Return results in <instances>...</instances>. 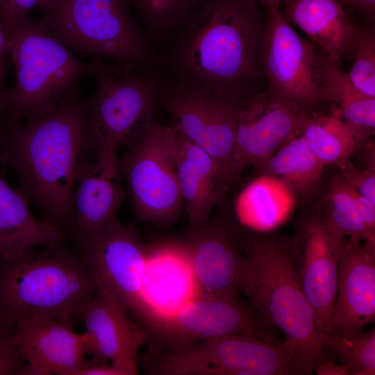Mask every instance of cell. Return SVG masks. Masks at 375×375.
<instances>
[{"mask_svg":"<svg viewBox=\"0 0 375 375\" xmlns=\"http://www.w3.org/2000/svg\"><path fill=\"white\" fill-rule=\"evenodd\" d=\"M259 2H262V4L268 3V2H272V1H281V0H257Z\"/></svg>","mask_w":375,"mask_h":375,"instance_id":"40","label":"cell"},{"mask_svg":"<svg viewBox=\"0 0 375 375\" xmlns=\"http://www.w3.org/2000/svg\"><path fill=\"white\" fill-rule=\"evenodd\" d=\"M8 42L0 23V126L1 119L4 112V99L6 90L4 88L3 53L7 51Z\"/></svg>","mask_w":375,"mask_h":375,"instance_id":"37","label":"cell"},{"mask_svg":"<svg viewBox=\"0 0 375 375\" xmlns=\"http://www.w3.org/2000/svg\"><path fill=\"white\" fill-rule=\"evenodd\" d=\"M192 295L199 299H238L243 260L242 233L222 215L209 218L181 242Z\"/></svg>","mask_w":375,"mask_h":375,"instance_id":"15","label":"cell"},{"mask_svg":"<svg viewBox=\"0 0 375 375\" xmlns=\"http://www.w3.org/2000/svg\"><path fill=\"white\" fill-rule=\"evenodd\" d=\"M147 27L156 34H165L185 24L203 0H126Z\"/></svg>","mask_w":375,"mask_h":375,"instance_id":"30","label":"cell"},{"mask_svg":"<svg viewBox=\"0 0 375 375\" xmlns=\"http://www.w3.org/2000/svg\"><path fill=\"white\" fill-rule=\"evenodd\" d=\"M314 372L317 375H350L346 366L341 365L325 352Z\"/></svg>","mask_w":375,"mask_h":375,"instance_id":"36","label":"cell"},{"mask_svg":"<svg viewBox=\"0 0 375 375\" xmlns=\"http://www.w3.org/2000/svg\"><path fill=\"white\" fill-rule=\"evenodd\" d=\"M45 0H0V23L6 35L13 26Z\"/></svg>","mask_w":375,"mask_h":375,"instance_id":"33","label":"cell"},{"mask_svg":"<svg viewBox=\"0 0 375 375\" xmlns=\"http://www.w3.org/2000/svg\"><path fill=\"white\" fill-rule=\"evenodd\" d=\"M12 334V330L0 326V375L19 374L25 364Z\"/></svg>","mask_w":375,"mask_h":375,"instance_id":"34","label":"cell"},{"mask_svg":"<svg viewBox=\"0 0 375 375\" xmlns=\"http://www.w3.org/2000/svg\"><path fill=\"white\" fill-rule=\"evenodd\" d=\"M280 1L264 3L267 24L262 72L270 92L304 110L324 101L318 75L317 53L289 24Z\"/></svg>","mask_w":375,"mask_h":375,"instance_id":"13","label":"cell"},{"mask_svg":"<svg viewBox=\"0 0 375 375\" xmlns=\"http://www.w3.org/2000/svg\"><path fill=\"white\" fill-rule=\"evenodd\" d=\"M174 131L177 176L190 230L206 222L222 199L224 174L208 153Z\"/></svg>","mask_w":375,"mask_h":375,"instance_id":"22","label":"cell"},{"mask_svg":"<svg viewBox=\"0 0 375 375\" xmlns=\"http://www.w3.org/2000/svg\"><path fill=\"white\" fill-rule=\"evenodd\" d=\"M97 88L86 102L89 151L94 156L132 144L162 105L165 77L97 59Z\"/></svg>","mask_w":375,"mask_h":375,"instance_id":"8","label":"cell"},{"mask_svg":"<svg viewBox=\"0 0 375 375\" xmlns=\"http://www.w3.org/2000/svg\"><path fill=\"white\" fill-rule=\"evenodd\" d=\"M140 326L147 334L150 349L156 350H176L238 334L281 342L276 340V328L240 298H191L173 311H155Z\"/></svg>","mask_w":375,"mask_h":375,"instance_id":"10","label":"cell"},{"mask_svg":"<svg viewBox=\"0 0 375 375\" xmlns=\"http://www.w3.org/2000/svg\"><path fill=\"white\" fill-rule=\"evenodd\" d=\"M153 375H308L312 372L291 341L272 342L231 335L176 350H149L143 358Z\"/></svg>","mask_w":375,"mask_h":375,"instance_id":"7","label":"cell"},{"mask_svg":"<svg viewBox=\"0 0 375 375\" xmlns=\"http://www.w3.org/2000/svg\"><path fill=\"white\" fill-rule=\"evenodd\" d=\"M238 286L247 302L291 341L314 372L324 353L315 316L296 270L291 240L251 231L242 233Z\"/></svg>","mask_w":375,"mask_h":375,"instance_id":"3","label":"cell"},{"mask_svg":"<svg viewBox=\"0 0 375 375\" xmlns=\"http://www.w3.org/2000/svg\"><path fill=\"white\" fill-rule=\"evenodd\" d=\"M326 201L322 219L335 242L341 244L346 239L375 241V233L369 230L359 213L352 188L341 176L332 181Z\"/></svg>","mask_w":375,"mask_h":375,"instance_id":"28","label":"cell"},{"mask_svg":"<svg viewBox=\"0 0 375 375\" xmlns=\"http://www.w3.org/2000/svg\"><path fill=\"white\" fill-rule=\"evenodd\" d=\"M119 162L137 217L159 227L175 223L184 203L177 176L176 133L171 124L153 119Z\"/></svg>","mask_w":375,"mask_h":375,"instance_id":"9","label":"cell"},{"mask_svg":"<svg viewBox=\"0 0 375 375\" xmlns=\"http://www.w3.org/2000/svg\"><path fill=\"white\" fill-rule=\"evenodd\" d=\"M63 231L36 219L28 207V199L0 177V256L8 258L38 246L62 245Z\"/></svg>","mask_w":375,"mask_h":375,"instance_id":"23","label":"cell"},{"mask_svg":"<svg viewBox=\"0 0 375 375\" xmlns=\"http://www.w3.org/2000/svg\"><path fill=\"white\" fill-rule=\"evenodd\" d=\"M0 258H1V256H0Z\"/></svg>","mask_w":375,"mask_h":375,"instance_id":"41","label":"cell"},{"mask_svg":"<svg viewBox=\"0 0 375 375\" xmlns=\"http://www.w3.org/2000/svg\"><path fill=\"white\" fill-rule=\"evenodd\" d=\"M318 75L324 101L333 115L356 127L372 131L375 128V97L360 92L348 72L324 52L317 53Z\"/></svg>","mask_w":375,"mask_h":375,"instance_id":"25","label":"cell"},{"mask_svg":"<svg viewBox=\"0 0 375 375\" xmlns=\"http://www.w3.org/2000/svg\"><path fill=\"white\" fill-rule=\"evenodd\" d=\"M368 133L333 115L319 112L308 114L301 130L308 147L325 167H339L349 160Z\"/></svg>","mask_w":375,"mask_h":375,"instance_id":"26","label":"cell"},{"mask_svg":"<svg viewBox=\"0 0 375 375\" xmlns=\"http://www.w3.org/2000/svg\"><path fill=\"white\" fill-rule=\"evenodd\" d=\"M266 24L257 0H203L169 58L173 78L239 97L255 91Z\"/></svg>","mask_w":375,"mask_h":375,"instance_id":"2","label":"cell"},{"mask_svg":"<svg viewBox=\"0 0 375 375\" xmlns=\"http://www.w3.org/2000/svg\"><path fill=\"white\" fill-rule=\"evenodd\" d=\"M86 102L75 84L51 110L0 128V155L19 190L60 229L72 223L73 194L88 160Z\"/></svg>","mask_w":375,"mask_h":375,"instance_id":"1","label":"cell"},{"mask_svg":"<svg viewBox=\"0 0 375 375\" xmlns=\"http://www.w3.org/2000/svg\"><path fill=\"white\" fill-rule=\"evenodd\" d=\"M307 115L306 110L270 91L243 95L226 188L246 167L260 168L281 145L300 133Z\"/></svg>","mask_w":375,"mask_h":375,"instance_id":"14","label":"cell"},{"mask_svg":"<svg viewBox=\"0 0 375 375\" xmlns=\"http://www.w3.org/2000/svg\"><path fill=\"white\" fill-rule=\"evenodd\" d=\"M281 12L339 65L352 58L364 31L349 19L338 0H285Z\"/></svg>","mask_w":375,"mask_h":375,"instance_id":"21","label":"cell"},{"mask_svg":"<svg viewBox=\"0 0 375 375\" xmlns=\"http://www.w3.org/2000/svg\"><path fill=\"white\" fill-rule=\"evenodd\" d=\"M357 8L367 17L374 19L375 0H342Z\"/></svg>","mask_w":375,"mask_h":375,"instance_id":"39","label":"cell"},{"mask_svg":"<svg viewBox=\"0 0 375 375\" xmlns=\"http://www.w3.org/2000/svg\"><path fill=\"white\" fill-rule=\"evenodd\" d=\"M72 321L35 317L17 323L12 338L25 364L19 374L74 375L89 366L85 335Z\"/></svg>","mask_w":375,"mask_h":375,"instance_id":"18","label":"cell"},{"mask_svg":"<svg viewBox=\"0 0 375 375\" xmlns=\"http://www.w3.org/2000/svg\"><path fill=\"white\" fill-rule=\"evenodd\" d=\"M242 97L194 87L174 78H165L162 85V105L170 117V124L219 165L226 191Z\"/></svg>","mask_w":375,"mask_h":375,"instance_id":"11","label":"cell"},{"mask_svg":"<svg viewBox=\"0 0 375 375\" xmlns=\"http://www.w3.org/2000/svg\"><path fill=\"white\" fill-rule=\"evenodd\" d=\"M324 167L300 133L281 145L260 169L283 181L296 195L306 196L317 188Z\"/></svg>","mask_w":375,"mask_h":375,"instance_id":"27","label":"cell"},{"mask_svg":"<svg viewBox=\"0 0 375 375\" xmlns=\"http://www.w3.org/2000/svg\"><path fill=\"white\" fill-rule=\"evenodd\" d=\"M342 244L332 239L322 212L306 218L291 240L297 275L313 310L316 329L324 347L332 335Z\"/></svg>","mask_w":375,"mask_h":375,"instance_id":"16","label":"cell"},{"mask_svg":"<svg viewBox=\"0 0 375 375\" xmlns=\"http://www.w3.org/2000/svg\"><path fill=\"white\" fill-rule=\"evenodd\" d=\"M349 76L362 93L375 97V38L374 31L364 29L356 47Z\"/></svg>","mask_w":375,"mask_h":375,"instance_id":"31","label":"cell"},{"mask_svg":"<svg viewBox=\"0 0 375 375\" xmlns=\"http://www.w3.org/2000/svg\"><path fill=\"white\" fill-rule=\"evenodd\" d=\"M296 199V194L283 181L263 173L238 194L234 203L237 221L249 231H271L288 219Z\"/></svg>","mask_w":375,"mask_h":375,"instance_id":"24","label":"cell"},{"mask_svg":"<svg viewBox=\"0 0 375 375\" xmlns=\"http://www.w3.org/2000/svg\"><path fill=\"white\" fill-rule=\"evenodd\" d=\"M74 375H122L120 371L108 363L90 365L78 370Z\"/></svg>","mask_w":375,"mask_h":375,"instance_id":"38","label":"cell"},{"mask_svg":"<svg viewBox=\"0 0 375 375\" xmlns=\"http://www.w3.org/2000/svg\"><path fill=\"white\" fill-rule=\"evenodd\" d=\"M340 176L354 190L375 204V173L374 170L360 169L350 160L340 167Z\"/></svg>","mask_w":375,"mask_h":375,"instance_id":"32","label":"cell"},{"mask_svg":"<svg viewBox=\"0 0 375 375\" xmlns=\"http://www.w3.org/2000/svg\"><path fill=\"white\" fill-rule=\"evenodd\" d=\"M39 20L71 51L135 70L162 64L126 0H45Z\"/></svg>","mask_w":375,"mask_h":375,"instance_id":"5","label":"cell"},{"mask_svg":"<svg viewBox=\"0 0 375 375\" xmlns=\"http://www.w3.org/2000/svg\"><path fill=\"white\" fill-rule=\"evenodd\" d=\"M73 194L71 225L81 246L114 222L126 195L117 153L106 150L87 160Z\"/></svg>","mask_w":375,"mask_h":375,"instance_id":"20","label":"cell"},{"mask_svg":"<svg viewBox=\"0 0 375 375\" xmlns=\"http://www.w3.org/2000/svg\"><path fill=\"white\" fill-rule=\"evenodd\" d=\"M6 38L16 77L5 94L8 119H28L51 110L79 79L97 71V60L88 62L76 56L31 15L17 23Z\"/></svg>","mask_w":375,"mask_h":375,"instance_id":"6","label":"cell"},{"mask_svg":"<svg viewBox=\"0 0 375 375\" xmlns=\"http://www.w3.org/2000/svg\"><path fill=\"white\" fill-rule=\"evenodd\" d=\"M375 319V241L342 242L331 339L358 333Z\"/></svg>","mask_w":375,"mask_h":375,"instance_id":"19","label":"cell"},{"mask_svg":"<svg viewBox=\"0 0 375 375\" xmlns=\"http://www.w3.org/2000/svg\"><path fill=\"white\" fill-rule=\"evenodd\" d=\"M324 350L339 363L346 366L350 375L375 374L374 328L328 340L325 343Z\"/></svg>","mask_w":375,"mask_h":375,"instance_id":"29","label":"cell"},{"mask_svg":"<svg viewBox=\"0 0 375 375\" xmlns=\"http://www.w3.org/2000/svg\"><path fill=\"white\" fill-rule=\"evenodd\" d=\"M81 247L97 285L111 292L137 323L144 319L152 310L144 294L149 248L135 227L116 219Z\"/></svg>","mask_w":375,"mask_h":375,"instance_id":"12","label":"cell"},{"mask_svg":"<svg viewBox=\"0 0 375 375\" xmlns=\"http://www.w3.org/2000/svg\"><path fill=\"white\" fill-rule=\"evenodd\" d=\"M127 308L108 290L97 285L81 321L90 365L108 363L122 375L138 374L139 351L148 344L144 329L128 316Z\"/></svg>","mask_w":375,"mask_h":375,"instance_id":"17","label":"cell"},{"mask_svg":"<svg viewBox=\"0 0 375 375\" xmlns=\"http://www.w3.org/2000/svg\"><path fill=\"white\" fill-rule=\"evenodd\" d=\"M97 289L82 259L62 245L35 248L0 258V326L13 330L19 322L52 317L74 324Z\"/></svg>","mask_w":375,"mask_h":375,"instance_id":"4","label":"cell"},{"mask_svg":"<svg viewBox=\"0 0 375 375\" xmlns=\"http://www.w3.org/2000/svg\"><path fill=\"white\" fill-rule=\"evenodd\" d=\"M353 196L365 224L369 230L375 233V204L352 188Z\"/></svg>","mask_w":375,"mask_h":375,"instance_id":"35","label":"cell"}]
</instances>
